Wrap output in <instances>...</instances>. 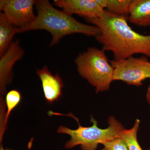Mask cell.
<instances>
[{
    "label": "cell",
    "mask_w": 150,
    "mask_h": 150,
    "mask_svg": "<svg viewBox=\"0 0 150 150\" xmlns=\"http://www.w3.org/2000/svg\"><path fill=\"white\" fill-rule=\"evenodd\" d=\"M85 19L100 30L96 39L103 51L112 52L114 61H123L135 54L150 58V35L134 31L125 18L105 10L99 17Z\"/></svg>",
    "instance_id": "1"
},
{
    "label": "cell",
    "mask_w": 150,
    "mask_h": 150,
    "mask_svg": "<svg viewBox=\"0 0 150 150\" xmlns=\"http://www.w3.org/2000/svg\"><path fill=\"white\" fill-rule=\"evenodd\" d=\"M35 6L37 15L35 20L25 27L18 28V33L44 30L51 33L50 46L58 44L63 38L75 33L96 37L100 30L94 25L82 23L72 16L55 8L48 0H37Z\"/></svg>",
    "instance_id": "2"
},
{
    "label": "cell",
    "mask_w": 150,
    "mask_h": 150,
    "mask_svg": "<svg viewBox=\"0 0 150 150\" xmlns=\"http://www.w3.org/2000/svg\"><path fill=\"white\" fill-rule=\"evenodd\" d=\"M51 115H67L74 118L79 124L78 129L72 130L64 126H60L57 130L59 134H68L71 137L69 141L65 144L66 149H71L80 146L82 150H96L99 144H102L117 137H120L121 131L124 129L122 124L113 116L108 119V126L105 129H100L98 126V122L91 116V122L92 125L89 127L81 126L79 119L71 112L67 115L49 111Z\"/></svg>",
    "instance_id": "3"
},
{
    "label": "cell",
    "mask_w": 150,
    "mask_h": 150,
    "mask_svg": "<svg viewBox=\"0 0 150 150\" xmlns=\"http://www.w3.org/2000/svg\"><path fill=\"white\" fill-rule=\"evenodd\" d=\"M79 74L95 88L96 92L106 91L113 81L114 69L105 51L89 47L75 60Z\"/></svg>",
    "instance_id": "4"
},
{
    "label": "cell",
    "mask_w": 150,
    "mask_h": 150,
    "mask_svg": "<svg viewBox=\"0 0 150 150\" xmlns=\"http://www.w3.org/2000/svg\"><path fill=\"white\" fill-rule=\"evenodd\" d=\"M114 69L113 81H121L129 85L139 86L150 79V62L147 57H130L121 61H110Z\"/></svg>",
    "instance_id": "5"
},
{
    "label": "cell",
    "mask_w": 150,
    "mask_h": 150,
    "mask_svg": "<svg viewBox=\"0 0 150 150\" xmlns=\"http://www.w3.org/2000/svg\"><path fill=\"white\" fill-rule=\"evenodd\" d=\"M35 0H1L0 10L7 21L15 27L22 28L32 22L36 16L33 7Z\"/></svg>",
    "instance_id": "6"
},
{
    "label": "cell",
    "mask_w": 150,
    "mask_h": 150,
    "mask_svg": "<svg viewBox=\"0 0 150 150\" xmlns=\"http://www.w3.org/2000/svg\"><path fill=\"white\" fill-rule=\"evenodd\" d=\"M54 5L68 14H76L85 19L97 18L105 10L96 0H54Z\"/></svg>",
    "instance_id": "7"
},
{
    "label": "cell",
    "mask_w": 150,
    "mask_h": 150,
    "mask_svg": "<svg viewBox=\"0 0 150 150\" xmlns=\"http://www.w3.org/2000/svg\"><path fill=\"white\" fill-rule=\"evenodd\" d=\"M24 51L20 45L18 39L12 42L7 51L0 59V92L5 93L6 86L12 77V69L17 61L22 58Z\"/></svg>",
    "instance_id": "8"
},
{
    "label": "cell",
    "mask_w": 150,
    "mask_h": 150,
    "mask_svg": "<svg viewBox=\"0 0 150 150\" xmlns=\"http://www.w3.org/2000/svg\"><path fill=\"white\" fill-rule=\"evenodd\" d=\"M36 74L41 81L44 97L48 103L58 100L62 95L64 83L59 74L53 75L45 65Z\"/></svg>",
    "instance_id": "9"
},
{
    "label": "cell",
    "mask_w": 150,
    "mask_h": 150,
    "mask_svg": "<svg viewBox=\"0 0 150 150\" xmlns=\"http://www.w3.org/2000/svg\"><path fill=\"white\" fill-rule=\"evenodd\" d=\"M128 20L138 26L150 27V0H132Z\"/></svg>",
    "instance_id": "10"
},
{
    "label": "cell",
    "mask_w": 150,
    "mask_h": 150,
    "mask_svg": "<svg viewBox=\"0 0 150 150\" xmlns=\"http://www.w3.org/2000/svg\"><path fill=\"white\" fill-rule=\"evenodd\" d=\"M18 33V28L7 20L4 13H0V56H2L11 43L14 35Z\"/></svg>",
    "instance_id": "11"
},
{
    "label": "cell",
    "mask_w": 150,
    "mask_h": 150,
    "mask_svg": "<svg viewBox=\"0 0 150 150\" xmlns=\"http://www.w3.org/2000/svg\"><path fill=\"white\" fill-rule=\"evenodd\" d=\"M132 0H96L103 9L112 14L129 19V8Z\"/></svg>",
    "instance_id": "12"
},
{
    "label": "cell",
    "mask_w": 150,
    "mask_h": 150,
    "mask_svg": "<svg viewBox=\"0 0 150 150\" xmlns=\"http://www.w3.org/2000/svg\"><path fill=\"white\" fill-rule=\"evenodd\" d=\"M140 124V120L137 119L132 128L129 129L124 128L121 132L120 137L125 142L129 150H143L137 139Z\"/></svg>",
    "instance_id": "13"
},
{
    "label": "cell",
    "mask_w": 150,
    "mask_h": 150,
    "mask_svg": "<svg viewBox=\"0 0 150 150\" xmlns=\"http://www.w3.org/2000/svg\"><path fill=\"white\" fill-rule=\"evenodd\" d=\"M21 100V95L18 91L16 90H12L7 93L6 96V105L7 111L5 117L4 126L1 131V143L2 139L3 134L5 131L6 124L8 121L10 114L13 110L20 103Z\"/></svg>",
    "instance_id": "14"
},
{
    "label": "cell",
    "mask_w": 150,
    "mask_h": 150,
    "mask_svg": "<svg viewBox=\"0 0 150 150\" xmlns=\"http://www.w3.org/2000/svg\"><path fill=\"white\" fill-rule=\"evenodd\" d=\"M102 150H129L126 143L121 137H117L103 144Z\"/></svg>",
    "instance_id": "15"
},
{
    "label": "cell",
    "mask_w": 150,
    "mask_h": 150,
    "mask_svg": "<svg viewBox=\"0 0 150 150\" xmlns=\"http://www.w3.org/2000/svg\"><path fill=\"white\" fill-rule=\"evenodd\" d=\"M146 99L148 103L150 105V84L148 87L147 90L146 94Z\"/></svg>",
    "instance_id": "16"
},
{
    "label": "cell",
    "mask_w": 150,
    "mask_h": 150,
    "mask_svg": "<svg viewBox=\"0 0 150 150\" xmlns=\"http://www.w3.org/2000/svg\"><path fill=\"white\" fill-rule=\"evenodd\" d=\"M0 150H15L11 149H4V147H3L2 145H1V147H0Z\"/></svg>",
    "instance_id": "17"
},
{
    "label": "cell",
    "mask_w": 150,
    "mask_h": 150,
    "mask_svg": "<svg viewBox=\"0 0 150 150\" xmlns=\"http://www.w3.org/2000/svg\"><path fill=\"white\" fill-rule=\"evenodd\" d=\"M147 150H150V149H148Z\"/></svg>",
    "instance_id": "18"
}]
</instances>
